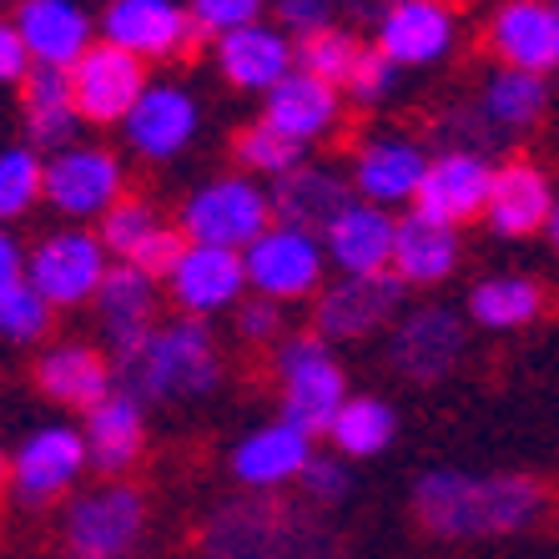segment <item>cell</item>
Masks as SVG:
<instances>
[{"label": "cell", "mask_w": 559, "mask_h": 559, "mask_svg": "<svg viewBox=\"0 0 559 559\" xmlns=\"http://www.w3.org/2000/svg\"><path fill=\"white\" fill-rule=\"evenodd\" d=\"M549 514V489L534 474L429 468L414 484V520L433 539H504Z\"/></svg>", "instance_id": "6da1fadb"}, {"label": "cell", "mask_w": 559, "mask_h": 559, "mask_svg": "<svg viewBox=\"0 0 559 559\" xmlns=\"http://www.w3.org/2000/svg\"><path fill=\"white\" fill-rule=\"evenodd\" d=\"M202 559H343V539L312 504L248 495L217 504L197 539Z\"/></svg>", "instance_id": "7a4b0ae2"}, {"label": "cell", "mask_w": 559, "mask_h": 559, "mask_svg": "<svg viewBox=\"0 0 559 559\" xmlns=\"http://www.w3.org/2000/svg\"><path fill=\"white\" fill-rule=\"evenodd\" d=\"M117 364V389L136 404H197L222 389V348L202 318H171Z\"/></svg>", "instance_id": "3957f363"}, {"label": "cell", "mask_w": 559, "mask_h": 559, "mask_svg": "<svg viewBox=\"0 0 559 559\" xmlns=\"http://www.w3.org/2000/svg\"><path fill=\"white\" fill-rule=\"evenodd\" d=\"M273 373H277V399H283L277 418H287V424H298L308 433H328L333 418L343 414V404L353 399L338 358L318 333H298V338L277 343Z\"/></svg>", "instance_id": "277c9868"}, {"label": "cell", "mask_w": 559, "mask_h": 559, "mask_svg": "<svg viewBox=\"0 0 559 559\" xmlns=\"http://www.w3.org/2000/svg\"><path fill=\"white\" fill-rule=\"evenodd\" d=\"M273 222H277L273 192H262L248 171H233V177H212V182L197 187V192L182 202L177 227L187 233V242L248 252Z\"/></svg>", "instance_id": "5b68a950"}, {"label": "cell", "mask_w": 559, "mask_h": 559, "mask_svg": "<svg viewBox=\"0 0 559 559\" xmlns=\"http://www.w3.org/2000/svg\"><path fill=\"white\" fill-rule=\"evenodd\" d=\"M146 534V499L142 489L111 479L66 504L61 545L66 559H131Z\"/></svg>", "instance_id": "8992f818"}, {"label": "cell", "mask_w": 559, "mask_h": 559, "mask_svg": "<svg viewBox=\"0 0 559 559\" xmlns=\"http://www.w3.org/2000/svg\"><path fill=\"white\" fill-rule=\"evenodd\" d=\"M46 202L61 212L71 227L76 222H102L127 202V171L121 156L106 146H61L46 156Z\"/></svg>", "instance_id": "52a82bcc"}, {"label": "cell", "mask_w": 559, "mask_h": 559, "mask_svg": "<svg viewBox=\"0 0 559 559\" xmlns=\"http://www.w3.org/2000/svg\"><path fill=\"white\" fill-rule=\"evenodd\" d=\"M86 464H92V449H86V433L76 424H40V429H31L11 454L15 504L46 509L56 499H66L86 474Z\"/></svg>", "instance_id": "ba28073f"}, {"label": "cell", "mask_w": 559, "mask_h": 559, "mask_svg": "<svg viewBox=\"0 0 559 559\" xmlns=\"http://www.w3.org/2000/svg\"><path fill=\"white\" fill-rule=\"evenodd\" d=\"M242 262H248L252 298H267V302L318 298L328 287L323 273L333 267L323 237L302 233V227H283V222H273V227L242 252Z\"/></svg>", "instance_id": "9c48e42d"}, {"label": "cell", "mask_w": 559, "mask_h": 559, "mask_svg": "<svg viewBox=\"0 0 559 559\" xmlns=\"http://www.w3.org/2000/svg\"><path fill=\"white\" fill-rule=\"evenodd\" d=\"M111 252H106L102 233H81V227H61V233L40 237L31 248V287L51 308H81L96 302L102 283L111 277Z\"/></svg>", "instance_id": "30bf717a"}, {"label": "cell", "mask_w": 559, "mask_h": 559, "mask_svg": "<svg viewBox=\"0 0 559 559\" xmlns=\"http://www.w3.org/2000/svg\"><path fill=\"white\" fill-rule=\"evenodd\" d=\"M408 283L399 273H373V277H333L312 302V328L328 343H358L378 328H389L404 312Z\"/></svg>", "instance_id": "8fae6325"}, {"label": "cell", "mask_w": 559, "mask_h": 559, "mask_svg": "<svg viewBox=\"0 0 559 559\" xmlns=\"http://www.w3.org/2000/svg\"><path fill=\"white\" fill-rule=\"evenodd\" d=\"M102 40L136 61H177L197 46L192 5L182 0H111L102 11Z\"/></svg>", "instance_id": "7c38bea8"}, {"label": "cell", "mask_w": 559, "mask_h": 559, "mask_svg": "<svg viewBox=\"0 0 559 559\" xmlns=\"http://www.w3.org/2000/svg\"><path fill=\"white\" fill-rule=\"evenodd\" d=\"M146 86H152L146 61H136L111 40H96L92 51L71 66V92H76L81 121H92V127H121L146 96Z\"/></svg>", "instance_id": "4fadbf2b"}, {"label": "cell", "mask_w": 559, "mask_h": 559, "mask_svg": "<svg viewBox=\"0 0 559 559\" xmlns=\"http://www.w3.org/2000/svg\"><path fill=\"white\" fill-rule=\"evenodd\" d=\"M308 464H312V433L287 424V418L248 429L227 454V474L248 495H283L287 484H302Z\"/></svg>", "instance_id": "5bb4252c"}, {"label": "cell", "mask_w": 559, "mask_h": 559, "mask_svg": "<svg viewBox=\"0 0 559 559\" xmlns=\"http://www.w3.org/2000/svg\"><path fill=\"white\" fill-rule=\"evenodd\" d=\"M489 51L509 71H530V76H549L559 71V11L555 0H504L489 15Z\"/></svg>", "instance_id": "9a60e30c"}, {"label": "cell", "mask_w": 559, "mask_h": 559, "mask_svg": "<svg viewBox=\"0 0 559 559\" xmlns=\"http://www.w3.org/2000/svg\"><path fill=\"white\" fill-rule=\"evenodd\" d=\"M171 302L187 318H207V312L242 308V293H252L248 283V262L233 248H207V242H187L182 262L167 277Z\"/></svg>", "instance_id": "2e32d148"}, {"label": "cell", "mask_w": 559, "mask_h": 559, "mask_svg": "<svg viewBox=\"0 0 559 559\" xmlns=\"http://www.w3.org/2000/svg\"><path fill=\"white\" fill-rule=\"evenodd\" d=\"M459 358H464V318L449 308H414L393 323L389 364L408 383H439L454 373Z\"/></svg>", "instance_id": "e0dca14e"}, {"label": "cell", "mask_w": 559, "mask_h": 559, "mask_svg": "<svg viewBox=\"0 0 559 559\" xmlns=\"http://www.w3.org/2000/svg\"><path fill=\"white\" fill-rule=\"evenodd\" d=\"M429 167L433 156L418 142H408V136H373V142L353 152V192L383 212L414 207Z\"/></svg>", "instance_id": "ac0fdd59"}, {"label": "cell", "mask_w": 559, "mask_h": 559, "mask_svg": "<svg viewBox=\"0 0 559 559\" xmlns=\"http://www.w3.org/2000/svg\"><path fill=\"white\" fill-rule=\"evenodd\" d=\"M459 40V15L449 0H393L383 21H378L373 46L389 61L408 66H433L454 51Z\"/></svg>", "instance_id": "d6986e66"}, {"label": "cell", "mask_w": 559, "mask_h": 559, "mask_svg": "<svg viewBox=\"0 0 559 559\" xmlns=\"http://www.w3.org/2000/svg\"><path fill=\"white\" fill-rule=\"evenodd\" d=\"M495 177H499V167H489L484 152H439L429 177H424V192H418L414 212L443 222V227L484 217L489 197H495Z\"/></svg>", "instance_id": "ffe728a7"}, {"label": "cell", "mask_w": 559, "mask_h": 559, "mask_svg": "<svg viewBox=\"0 0 559 559\" xmlns=\"http://www.w3.org/2000/svg\"><path fill=\"white\" fill-rule=\"evenodd\" d=\"M156 308H162V283L131 262H117L111 277L96 293V318H102V338L111 358H127L131 348H142L156 328Z\"/></svg>", "instance_id": "44dd1931"}, {"label": "cell", "mask_w": 559, "mask_h": 559, "mask_svg": "<svg viewBox=\"0 0 559 559\" xmlns=\"http://www.w3.org/2000/svg\"><path fill=\"white\" fill-rule=\"evenodd\" d=\"M197 127H202V111H197L192 92L171 86V81H152L146 96L136 102V111L121 121L127 146L136 156H146V162H171L177 152H187Z\"/></svg>", "instance_id": "7402d4cb"}, {"label": "cell", "mask_w": 559, "mask_h": 559, "mask_svg": "<svg viewBox=\"0 0 559 559\" xmlns=\"http://www.w3.org/2000/svg\"><path fill=\"white\" fill-rule=\"evenodd\" d=\"M11 26L31 46V61L56 66V71H71L96 46V31H102L76 0H21Z\"/></svg>", "instance_id": "603a6c76"}, {"label": "cell", "mask_w": 559, "mask_h": 559, "mask_svg": "<svg viewBox=\"0 0 559 559\" xmlns=\"http://www.w3.org/2000/svg\"><path fill=\"white\" fill-rule=\"evenodd\" d=\"M217 71L233 81L237 92H277L298 71V40L283 26H242L217 40Z\"/></svg>", "instance_id": "cb8c5ba5"}, {"label": "cell", "mask_w": 559, "mask_h": 559, "mask_svg": "<svg viewBox=\"0 0 559 559\" xmlns=\"http://www.w3.org/2000/svg\"><path fill=\"white\" fill-rule=\"evenodd\" d=\"M328 262L338 267V277H373L393 273V248H399V217L373 202H353L323 237Z\"/></svg>", "instance_id": "d4e9b609"}, {"label": "cell", "mask_w": 559, "mask_h": 559, "mask_svg": "<svg viewBox=\"0 0 559 559\" xmlns=\"http://www.w3.org/2000/svg\"><path fill=\"white\" fill-rule=\"evenodd\" d=\"M358 202L353 182L333 167H308L287 171L283 182H273V212L283 227H302L312 237H328V227Z\"/></svg>", "instance_id": "484cf974"}, {"label": "cell", "mask_w": 559, "mask_h": 559, "mask_svg": "<svg viewBox=\"0 0 559 559\" xmlns=\"http://www.w3.org/2000/svg\"><path fill=\"white\" fill-rule=\"evenodd\" d=\"M36 389L51 404L96 408L117 393V364H106V353H96L92 343H51L36 358Z\"/></svg>", "instance_id": "4316f807"}, {"label": "cell", "mask_w": 559, "mask_h": 559, "mask_svg": "<svg viewBox=\"0 0 559 559\" xmlns=\"http://www.w3.org/2000/svg\"><path fill=\"white\" fill-rule=\"evenodd\" d=\"M267 127H277L287 142H298L308 152L312 142L333 136L343 121V102H338V86L323 76H308V71H293V76L267 92V111H262Z\"/></svg>", "instance_id": "83f0119b"}, {"label": "cell", "mask_w": 559, "mask_h": 559, "mask_svg": "<svg viewBox=\"0 0 559 559\" xmlns=\"http://www.w3.org/2000/svg\"><path fill=\"white\" fill-rule=\"evenodd\" d=\"M559 192L534 162H509L495 177V197H489V227L499 237H534L545 233L549 212H555Z\"/></svg>", "instance_id": "f1b7e54d"}, {"label": "cell", "mask_w": 559, "mask_h": 559, "mask_svg": "<svg viewBox=\"0 0 559 559\" xmlns=\"http://www.w3.org/2000/svg\"><path fill=\"white\" fill-rule=\"evenodd\" d=\"M81 433H86V449H92V468H102L106 479H117V474H127L146 449V408L136 404L131 393L117 389L111 399L86 408Z\"/></svg>", "instance_id": "f546056e"}, {"label": "cell", "mask_w": 559, "mask_h": 559, "mask_svg": "<svg viewBox=\"0 0 559 559\" xmlns=\"http://www.w3.org/2000/svg\"><path fill=\"white\" fill-rule=\"evenodd\" d=\"M21 117H26V136L36 152H61L71 146L81 127V106L71 92V71H56V66H36L21 86Z\"/></svg>", "instance_id": "4dcf8cb0"}, {"label": "cell", "mask_w": 559, "mask_h": 559, "mask_svg": "<svg viewBox=\"0 0 559 559\" xmlns=\"http://www.w3.org/2000/svg\"><path fill=\"white\" fill-rule=\"evenodd\" d=\"M459 267V233L443 222L408 212L399 217V248H393V273L408 287H439Z\"/></svg>", "instance_id": "1f68e13d"}, {"label": "cell", "mask_w": 559, "mask_h": 559, "mask_svg": "<svg viewBox=\"0 0 559 559\" xmlns=\"http://www.w3.org/2000/svg\"><path fill=\"white\" fill-rule=\"evenodd\" d=\"M479 111H484V121H489L499 136H520V131L539 127V117L549 111V86H545V76H530V71H509V66H499L495 76L484 81Z\"/></svg>", "instance_id": "d6a6232c"}, {"label": "cell", "mask_w": 559, "mask_h": 559, "mask_svg": "<svg viewBox=\"0 0 559 559\" xmlns=\"http://www.w3.org/2000/svg\"><path fill=\"white\" fill-rule=\"evenodd\" d=\"M545 312V287L524 273H499L484 277L474 293H468V318L489 333H514V328H530L534 318Z\"/></svg>", "instance_id": "836d02e7"}, {"label": "cell", "mask_w": 559, "mask_h": 559, "mask_svg": "<svg viewBox=\"0 0 559 559\" xmlns=\"http://www.w3.org/2000/svg\"><path fill=\"white\" fill-rule=\"evenodd\" d=\"M393 433H399L393 408L383 399H373V393H353L348 404H343V414L333 418L328 439H333L338 459H373L393 443Z\"/></svg>", "instance_id": "e575fe53"}, {"label": "cell", "mask_w": 559, "mask_h": 559, "mask_svg": "<svg viewBox=\"0 0 559 559\" xmlns=\"http://www.w3.org/2000/svg\"><path fill=\"white\" fill-rule=\"evenodd\" d=\"M36 202H46V156L31 142H15L0 152V217H26Z\"/></svg>", "instance_id": "d590c367"}, {"label": "cell", "mask_w": 559, "mask_h": 559, "mask_svg": "<svg viewBox=\"0 0 559 559\" xmlns=\"http://www.w3.org/2000/svg\"><path fill=\"white\" fill-rule=\"evenodd\" d=\"M237 162H242V171H258V177H273V182H283L287 171L302 167V146L287 142L277 127H267V121H252L248 131H237Z\"/></svg>", "instance_id": "8d00e7d4"}, {"label": "cell", "mask_w": 559, "mask_h": 559, "mask_svg": "<svg viewBox=\"0 0 559 559\" xmlns=\"http://www.w3.org/2000/svg\"><path fill=\"white\" fill-rule=\"evenodd\" d=\"M368 46H358V36L353 31H323V36H308L298 40V71H308V76H323L333 81V86H348L353 71H358V61H364Z\"/></svg>", "instance_id": "74e56055"}, {"label": "cell", "mask_w": 559, "mask_h": 559, "mask_svg": "<svg viewBox=\"0 0 559 559\" xmlns=\"http://www.w3.org/2000/svg\"><path fill=\"white\" fill-rule=\"evenodd\" d=\"M51 312L56 308L31 287V277L15 287H0V333H5V343H15V348H31V343L46 338Z\"/></svg>", "instance_id": "f35d334b"}, {"label": "cell", "mask_w": 559, "mask_h": 559, "mask_svg": "<svg viewBox=\"0 0 559 559\" xmlns=\"http://www.w3.org/2000/svg\"><path fill=\"white\" fill-rule=\"evenodd\" d=\"M167 222L156 217V207H146L142 197H127L111 217H102V242H106V252L117 262H131L136 252H142V242L152 233H162Z\"/></svg>", "instance_id": "ab89813d"}, {"label": "cell", "mask_w": 559, "mask_h": 559, "mask_svg": "<svg viewBox=\"0 0 559 559\" xmlns=\"http://www.w3.org/2000/svg\"><path fill=\"white\" fill-rule=\"evenodd\" d=\"M399 86H404V66L389 61V56L378 51V46H368L364 61H358V71H353V81H348L353 102H364V106H383L393 92H399Z\"/></svg>", "instance_id": "60d3db41"}, {"label": "cell", "mask_w": 559, "mask_h": 559, "mask_svg": "<svg viewBox=\"0 0 559 559\" xmlns=\"http://www.w3.org/2000/svg\"><path fill=\"white\" fill-rule=\"evenodd\" d=\"M348 489H353V474H348V464H343V459H333V454H312L308 474H302V495H308V504H312V509H333V504H343V499H348Z\"/></svg>", "instance_id": "b9f144b4"}, {"label": "cell", "mask_w": 559, "mask_h": 559, "mask_svg": "<svg viewBox=\"0 0 559 559\" xmlns=\"http://www.w3.org/2000/svg\"><path fill=\"white\" fill-rule=\"evenodd\" d=\"M258 15H262V0H192L197 31H207L217 40L242 26H258Z\"/></svg>", "instance_id": "7bdbcfd3"}, {"label": "cell", "mask_w": 559, "mask_h": 559, "mask_svg": "<svg viewBox=\"0 0 559 559\" xmlns=\"http://www.w3.org/2000/svg\"><path fill=\"white\" fill-rule=\"evenodd\" d=\"M333 11H338V0H273L277 26L298 40L333 31Z\"/></svg>", "instance_id": "ee69618b"}, {"label": "cell", "mask_w": 559, "mask_h": 559, "mask_svg": "<svg viewBox=\"0 0 559 559\" xmlns=\"http://www.w3.org/2000/svg\"><path fill=\"white\" fill-rule=\"evenodd\" d=\"M283 302H267V298H248L237 308V333L248 343H273L283 333Z\"/></svg>", "instance_id": "f6af8a7d"}, {"label": "cell", "mask_w": 559, "mask_h": 559, "mask_svg": "<svg viewBox=\"0 0 559 559\" xmlns=\"http://www.w3.org/2000/svg\"><path fill=\"white\" fill-rule=\"evenodd\" d=\"M31 71H36V61H31V46L21 40V31H15V26H5V31H0V81L26 86Z\"/></svg>", "instance_id": "bcb514c9"}, {"label": "cell", "mask_w": 559, "mask_h": 559, "mask_svg": "<svg viewBox=\"0 0 559 559\" xmlns=\"http://www.w3.org/2000/svg\"><path fill=\"white\" fill-rule=\"evenodd\" d=\"M31 277V258L21 252V242H15V233L0 237V287H15Z\"/></svg>", "instance_id": "7dc6e473"}, {"label": "cell", "mask_w": 559, "mask_h": 559, "mask_svg": "<svg viewBox=\"0 0 559 559\" xmlns=\"http://www.w3.org/2000/svg\"><path fill=\"white\" fill-rule=\"evenodd\" d=\"M348 5H353V11H358V15H368V21H373V26H378V21H383V11H389L393 0H348Z\"/></svg>", "instance_id": "c3c4849f"}, {"label": "cell", "mask_w": 559, "mask_h": 559, "mask_svg": "<svg viewBox=\"0 0 559 559\" xmlns=\"http://www.w3.org/2000/svg\"><path fill=\"white\" fill-rule=\"evenodd\" d=\"M555 248V258H559V202H555V212H549V222H545V233H539Z\"/></svg>", "instance_id": "681fc988"}, {"label": "cell", "mask_w": 559, "mask_h": 559, "mask_svg": "<svg viewBox=\"0 0 559 559\" xmlns=\"http://www.w3.org/2000/svg\"><path fill=\"white\" fill-rule=\"evenodd\" d=\"M555 11H559V0H555Z\"/></svg>", "instance_id": "f907efd6"}]
</instances>
